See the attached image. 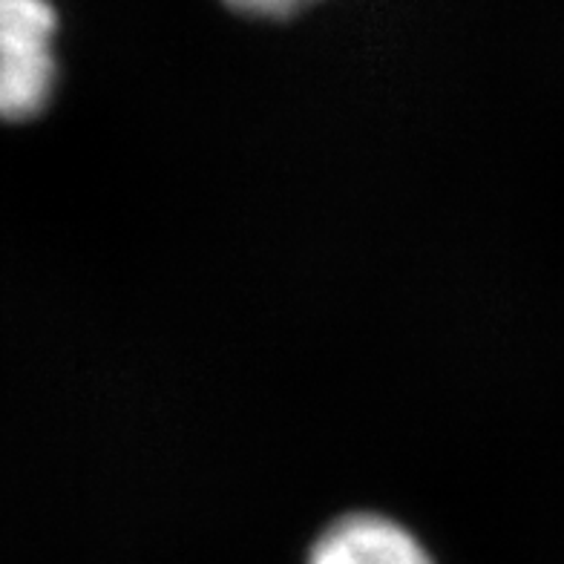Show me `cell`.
<instances>
[{
  "label": "cell",
  "instance_id": "1",
  "mask_svg": "<svg viewBox=\"0 0 564 564\" xmlns=\"http://www.w3.org/2000/svg\"><path fill=\"white\" fill-rule=\"evenodd\" d=\"M58 12L50 0H0V119L30 121L58 84Z\"/></svg>",
  "mask_w": 564,
  "mask_h": 564
},
{
  "label": "cell",
  "instance_id": "2",
  "mask_svg": "<svg viewBox=\"0 0 564 564\" xmlns=\"http://www.w3.org/2000/svg\"><path fill=\"white\" fill-rule=\"evenodd\" d=\"M305 564H435V558L406 524L360 510L326 524Z\"/></svg>",
  "mask_w": 564,
  "mask_h": 564
},
{
  "label": "cell",
  "instance_id": "3",
  "mask_svg": "<svg viewBox=\"0 0 564 564\" xmlns=\"http://www.w3.org/2000/svg\"><path fill=\"white\" fill-rule=\"evenodd\" d=\"M223 3L230 12L257 18V21H289V18L314 7L317 0H223Z\"/></svg>",
  "mask_w": 564,
  "mask_h": 564
}]
</instances>
